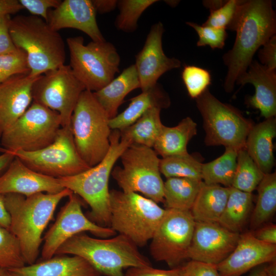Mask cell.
Returning <instances> with one entry per match:
<instances>
[{
	"mask_svg": "<svg viewBox=\"0 0 276 276\" xmlns=\"http://www.w3.org/2000/svg\"><path fill=\"white\" fill-rule=\"evenodd\" d=\"M236 32L233 48L224 54L227 67L224 82L231 93L237 79L245 73L257 50L275 35V13L269 0L242 1L230 29Z\"/></svg>",
	"mask_w": 276,
	"mask_h": 276,
	"instance_id": "1",
	"label": "cell"
},
{
	"mask_svg": "<svg viewBox=\"0 0 276 276\" xmlns=\"http://www.w3.org/2000/svg\"><path fill=\"white\" fill-rule=\"evenodd\" d=\"M73 193L65 188L54 194L38 193L28 196L15 193L3 195L10 217L9 230L19 242L26 264L35 263L44 230L53 218L58 203Z\"/></svg>",
	"mask_w": 276,
	"mask_h": 276,
	"instance_id": "2",
	"label": "cell"
},
{
	"mask_svg": "<svg viewBox=\"0 0 276 276\" xmlns=\"http://www.w3.org/2000/svg\"><path fill=\"white\" fill-rule=\"evenodd\" d=\"M71 255L80 257L101 275L124 276V269L152 266L138 247L126 236L98 238L82 233L62 244L55 255Z\"/></svg>",
	"mask_w": 276,
	"mask_h": 276,
	"instance_id": "3",
	"label": "cell"
},
{
	"mask_svg": "<svg viewBox=\"0 0 276 276\" xmlns=\"http://www.w3.org/2000/svg\"><path fill=\"white\" fill-rule=\"evenodd\" d=\"M131 145L129 140L121 137L120 130H112L109 149L99 163L76 175L58 178L64 188L80 196L89 205L87 217L100 226L110 227L109 177L116 162Z\"/></svg>",
	"mask_w": 276,
	"mask_h": 276,
	"instance_id": "4",
	"label": "cell"
},
{
	"mask_svg": "<svg viewBox=\"0 0 276 276\" xmlns=\"http://www.w3.org/2000/svg\"><path fill=\"white\" fill-rule=\"evenodd\" d=\"M9 33L15 47L26 54L31 76L38 77L64 64L63 39L43 18L32 15L11 18Z\"/></svg>",
	"mask_w": 276,
	"mask_h": 276,
	"instance_id": "5",
	"label": "cell"
},
{
	"mask_svg": "<svg viewBox=\"0 0 276 276\" xmlns=\"http://www.w3.org/2000/svg\"><path fill=\"white\" fill-rule=\"evenodd\" d=\"M110 227L137 247L150 240L167 209L155 201L134 192L110 190Z\"/></svg>",
	"mask_w": 276,
	"mask_h": 276,
	"instance_id": "6",
	"label": "cell"
},
{
	"mask_svg": "<svg viewBox=\"0 0 276 276\" xmlns=\"http://www.w3.org/2000/svg\"><path fill=\"white\" fill-rule=\"evenodd\" d=\"M109 120L93 92L82 91L72 116L71 127L77 150L90 167L99 163L109 149Z\"/></svg>",
	"mask_w": 276,
	"mask_h": 276,
	"instance_id": "7",
	"label": "cell"
},
{
	"mask_svg": "<svg viewBox=\"0 0 276 276\" xmlns=\"http://www.w3.org/2000/svg\"><path fill=\"white\" fill-rule=\"evenodd\" d=\"M205 132L206 146H223L239 151L245 148L247 135L254 126L236 108L223 103L207 89L196 99Z\"/></svg>",
	"mask_w": 276,
	"mask_h": 276,
	"instance_id": "8",
	"label": "cell"
},
{
	"mask_svg": "<svg viewBox=\"0 0 276 276\" xmlns=\"http://www.w3.org/2000/svg\"><path fill=\"white\" fill-rule=\"evenodd\" d=\"M70 66L85 89L97 91L109 83L119 72L120 57L114 45L106 41L84 44L82 36L66 39Z\"/></svg>",
	"mask_w": 276,
	"mask_h": 276,
	"instance_id": "9",
	"label": "cell"
},
{
	"mask_svg": "<svg viewBox=\"0 0 276 276\" xmlns=\"http://www.w3.org/2000/svg\"><path fill=\"white\" fill-rule=\"evenodd\" d=\"M122 167H116L111 175L122 191L141 193L158 203L164 202V184L160 158L152 148L132 144L121 154Z\"/></svg>",
	"mask_w": 276,
	"mask_h": 276,
	"instance_id": "10",
	"label": "cell"
},
{
	"mask_svg": "<svg viewBox=\"0 0 276 276\" xmlns=\"http://www.w3.org/2000/svg\"><path fill=\"white\" fill-rule=\"evenodd\" d=\"M61 127L59 114L33 102L24 113L2 134L3 148L32 152L52 144Z\"/></svg>",
	"mask_w": 276,
	"mask_h": 276,
	"instance_id": "11",
	"label": "cell"
},
{
	"mask_svg": "<svg viewBox=\"0 0 276 276\" xmlns=\"http://www.w3.org/2000/svg\"><path fill=\"white\" fill-rule=\"evenodd\" d=\"M2 151L12 154L33 170L55 178L73 176L90 168L77 150L71 124L61 127L54 141L40 150L10 151L0 147Z\"/></svg>",
	"mask_w": 276,
	"mask_h": 276,
	"instance_id": "12",
	"label": "cell"
},
{
	"mask_svg": "<svg viewBox=\"0 0 276 276\" xmlns=\"http://www.w3.org/2000/svg\"><path fill=\"white\" fill-rule=\"evenodd\" d=\"M166 209L151 239L149 249L153 259L164 262L172 268L188 259L196 222L190 211Z\"/></svg>",
	"mask_w": 276,
	"mask_h": 276,
	"instance_id": "13",
	"label": "cell"
},
{
	"mask_svg": "<svg viewBox=\"0 0 276 276\" xmlns=\"http://www.w3.org/2000/svg\"><path fill=\"white\" fill-rule=\"evenodd\" d=\"M84 90L70 66L63 64L38 77L32 88L33 100L57 112L63 127L71 124L75 107Z\"/></svg>",
	"mask_w": 276,
	"mask_h": 276,
	"instance_id": "14",
	"label": "cell"
},
{
	"mask_svg": "<svg viewBox=\"0 0 276 276\" xmlns=\"http://www.w3.org/2000/svg\"><path fill=\"white\" fill-rule=\"evenodd\" d=\"M81 205L76 194L73 193L68 196V201L62 208L55 222L43 238L42 260L55 256L62 244L78 234L89 232L101 238L116 235V232L111 227L100 226L90 220L83 213Z\"/></svg>",
	"mask_w": 276,
	"mask_h": 276,
	"instance_id": "15",
	"label": "cell"
},
{
	"mask_svg": "<svg viewBox=\"0 0 276 276\" xmlns=\"http://www.w3.org/2000/svg\"><path fill=\"white\" fill-rule=\"evenodd\" d=\"M240 235L218 223L196 222L188 258L217 265L234 250Z\"/></svg>",
	"mask_w": 276,
	"mask_h": 276,
	"instance_id": "16",
	"label": "cell"
},
{
	"mask_svg": "<svg viewBox=\"0 0 276 276\" xmlns=\"http://www.w3.org/2000/svg\"><path fill=\"white\" fill-rule=\"evenodd\" d=\"M164 31L161 22L153 25L142 49L135 56L134 65L142 91L155 85L160 77L167 72L181 66L179 59L168 57L164 52L162 37Z\"/></svg>",
	"mask_w": 276,
	"mask_h": 276,
	"instance_id": "17",
	"label": "cell"
},
{
	"mask_svg": "<svg viewBox=\"0 0 276 276\" xmlns=\"http://www.w3.org/2000/svg\"><path fill=\"white\" fill-rule=\"evenodd\" d=\"M276 259V244L257 239L252 233L240 234L232 253L216 265L220 276H241L252 268Z\"/></svg>",
	"mask_w": 276,
	"mask_h": 276,
	"instance_id": "18",
	"label": "cell"
},
{
	"mask_svg": "<svg viewBox=\"0 0 276 276\" xmlns=\"http://www.w3.org/2000/svg\"><path fill=\"white\" fill-rule=\"evenodd\" d=\"M64 189L58 178L36 172L16 157L0 175V195L15 193L28 196L38 193H57Z\"/></svg>",
	"mask_w": 276,
	"mask_h": 276,
	"instance_id": "19",
	"label": "cell"
},
{
	"mask_svg": "<svg viewBox=\"0 0 276 276\" xmlns=\"http://www.w3.org/2000/svg\"><path fill=\"white\" fill-rule=\"evenodd\" d=\"M96 11L91 0H64L48 11V23L56 31L73 28L88 35L93 41H106L96 20Z\"/></svg>",
	"mask_w": 276,
	"mask_h": 276,
	"instance_id": "20",
	"label": "cell"
},
{
	"mask_svg": "<svg viewBox=\"0 0 276 276\" xmlns=\"http://www.w3.org/2000/svg\"><path fill=\"white\" fill-rule=\"evenodd\" d=\"M39 76L18 74L0 83V137L30 106L33 86Z\"/></svg>",
	"mask_w": 276,
	"mask_h": 276,
	"instance_id": "21",
	"label": "cell"
},
{
	"mask_svg": "<svg viewBox=\"0 0 276 276\" xmlns=\"http://www.w3.org/2000/svg\"><path fill=\"white\" fill-rule=\"evenodd\" d=\"M236 83L243 86L249 83L255 91L249 97L247 104L258 109L265 119L275 117L276 114V71L270 70L257 60H254L247 71L239 77Z\"/></svg>",
	"mask_w": 276,
	"mask_h": 276,
	"instance_id": "22",
	"label": "cell"
},
{
	"mask_svg": "<svg viewBox=\"0 0 276 276\" xmlns=\"http://www.w3.org/2000/svg\"><path fill=\"white\" fill-rule=\"evenodd\" d=\"M13 270L22 276H101L85 260L75 255L54 256Z\"/></svg>",
	"mask_w": 276,
	"mask_h": 276,
	"instance_id": "23",
	"label": "cell"
},
{
	"mask_svg": "<svg viewBox=\"0 0 276 276\" xmlns=\"http://www.w3.org/2000/svg\"><path fill=\"white\" fill-rule=\"evenodd\" d=\"M276 136V119L271 117L254 125L246 141L245 149L264 174L271 173L274 164L273 140Z\"/></svg>",
	"mask_w": 276,
	"mask_h": 276,
	"instance_id": "24",
	"label": "cell"
},
{
	"mask_svg": "<svg viewBox=\"0 0 276 276\" xmlns=\"http://www.w3.org/2000/svg\"><path fill=\"white\" fill-rule=\"evenodd\" d=\"M130 101L128 107L123 112L110 119L109 125L111 130H121L128 127L151 108L165 109L171 104L168 94L158 83L149 89L142 91L140 94Z\"/></svg>",
	"mask_w": 276,
	"mask_h": 276,
	"instance_id": "25",
	"label": "cell"
},
{
	"mask_svg": "<svg viewBox=\"0 0 276 276\" xmlns=\"http://www.w3.org/2000/svg\"><path fill=\"white\" fill-rule=\"evenodd\" d=\"M139 76L134 64L125 68L116 78L93 94L110 119L118 114L125 97L132 90L140 88Z\"/></svg>",
	"mask_w": 276,
	"mask_h": 276,
	"instance_id": "26",
	"label": "cell"
},
{
	"mask_svg": "<svg viewBox=\"0 0 276 276\" xmlns=\"http://www.w3.org/2000/svg\"><path fill=\"white\" fill-rule=\"evenodd\" d=\"M230 187L206 185L203 181L190 210L197 222L218 223L224 210Z\"/></svg>",
	"mask_w": 276,
	"mask_h": 276,
	"instance_id": "27",
	"label": "cell"
},
{
	"mask_svg": "<svg viewBox=\"0 0 276 276\" xmlns=\"http://www.w3.org/2000/svg\"><path fill=\"white\" fill-rule=\"evenodd\" d=\"M197 124L190 117L183 119L176 126H163L153 149L162 158L188 153L187 146L197 134Z\"/></svg>",
	"mask_w": 276,
	"mask_h": 276,
	"instance_id": "28",
	"label": "cell"
},
{
	"mask_svg": "<svg viewBox=\"0 0 276 276\" xmlns=\"http://www.w3.org/2000/svg\"><path fill=\"white\" fill-rule=\"evenodd\" d=\"M202 181L179 177L167 178L164 184L166 209L190 211Z\"/></svg>",
	"mask_w": 276,
	"mask_h": 276,
	"instance_id": "29",
	"label": "cell"
},
{
	"mask_svg": "<svg viewBox=\"0 0 276 276\" xmlns=\"http://www.w3.org/2000/svg\"><path fill=\"white\" fill-rule=\"evenodd\" d=\"M161 110L153 107L147 110L133 124L120 130L121 137L129 140L132 144L153 148L164 126L160 120Z\"/></svg>",
	"mask_w": 276,
	"mask_h": 276,
	"instance_id": "30",
	"label": "cell"
},
{
	"mask_svg": "<svg viewBox=\"0 0 276 276\" xmlns=\"http://www.w3.org/2000/svg\"><path fill=\"white\" fill-rule=\"evenodd\" d=\"M252 193L244 192L232 187L218 223L233 232L239 233L252 205Z\"/></svg>",
	"mask_w": 276,
	"mask_h": 276,
	"instance_id": "31",
	"label": "cell"
},
{
	"mask_svg": "<svg viewBox=\"0 0 276 276\" xmlns=\"http://www.w3.org/2000/svg\"><path fill=\"white\" fill-rule=\"evenodd\" d=\"M238 151L225 148L224 153L210 162L202 164V181L206 185L232 186L235 176Z\"/></svg>",
	"mask_w": 276,
	"mask_h": 276,
	"instance_id": "32",
	"label": "cell"
},
{
	"mask_svg": "<svg viewBox=\"0 0 276 276\" xmlns=\"http://www.w3.org/2000/svg\"><path fill=\"white\" fill-rule=\"evenodd\" d=\"M258 197L251 217V226L257 228L267 222L276 210V173L265 174L257 188Z\"/></svg>",
	"mask_w": 276,
	"mask_h": 276,
	"instance_id": "33",
	"label": "cell"
},
{
	"mask_svg": "<svg viewBox=\"0 0 276 276\" xmlns=\"http://www.w3.org/2000/svg\"><path fill=\"white\" fill-rule=\"evenodd\" d=\"M202 164L196 157L188 153L160 159L159 170L167 178H187L202 181Z\"/></svg>",
	"mask_w": 276,
	"mask_h": 276,
	"instance_id": "34",
	"label": "cell"
},
{
	"mask_svg": "<svg viewBox=\"0 0 276 276\" xmlns=\"http://www.w3.org/2000/svg\"><path fill=\"white\" fill-rule=\"evenodd\" d=\"M264 175L245 148L238 151L232 187L244 192L252 193Z\"/></svg>",
	"mask_w": 276,
	"mask_h": 276,
	"instance_id": "35",
	"label": "cell"
},
{
	"mask_svg": "<svg viewBox=\"0 0 276 276\" xmlns=\"http://www.w3.org/2000/svg\"><path fill=\"white\" fill-rule=\"evenodd\" d=\"M157 0H121L117 7L119 14L117 16L114 25L122 31L131 33L137 28V22L143 13Z\"/></svg>",
	"mask_w": 276,
	"mask_h": 276,
	"instance_id": "36",
	"label": "cell"
},
{
	"mask_svg": "<svg viewBox=\"0 0 276 276\" xmlns=\"http://www.w3.org/2000/svg\"><path fill=\"white\" fill-rule=\"evenodd\" d=\"M25 265L18 239L9 229L0 227V267L9 270Z\"/></svg>",
	"mask_w": 276,
	"mask_h": 276,
	"instance_id": "37",
	"label": "cell"
},
{
	"mask_svg": "<svg viewBox=\"0 0 276 276\" xmlns=\"http://www.w3.org/2000/svg\"><path fill=\"white\" fill-rule=\"evenodd\" d=\"M181 78L189 96L193 99H197L208 89L212 81L209 71L195 65H186Z\"/></svg>",
	"mask_w": 276,
	"mask_h": 276,
	"instance_id": "38",
	"label": "cell"
},
{
	"mask_svg": "<svg viewBox=\"0 0 276 276\" xmlns=\"http://www.w3.org/2000/svg\"><path fill=\"white\" fill-rule=\"evenodd\" d=\"M26 53L17 48L14 51L0 54V83L11 77L29 73Z\"/></svg>",
	"mask_w": 276,
	"mask_h": 276,
	"instance_id": "39",
	"label": "cell"
},
{
	"mask_svg": "<svg viewBox=\"0 0 276 276\" xmlns=\"http://www.w3.org/2000/svg\"><path fill=\"white\" fill-rule=\"evenodd\" d=\"M242 0H229L219 8L210 11L206 20L202 25L215 28L229 29L236 17Z\"/></svg>",
	"mask_w": 276,
	"mask_h": 276,
	"instance_id": "40",
	"label": "cell"
},
{
	"mask_svg": "<svg viewBox=\"0 0 276 276\" xmlns=\"http://www.w3.org/2000/svg\"><path fill=\"white\" fill-rule=\"evenodd\" d=\"M186 24L198 34L197 47L209 45L212 49L223 48L227 37L226 30L199 25L194 22L189 21Z\"/></svg>",
	"mask_w": 276,
	"mask_h": 276,
	"instance_id": "41",
	"label": "cell"
},
{
	"mask_svg": "<svg viewBox=\"0 0 276 276\" xmlns=\"http://www.w3.org/2000/svg\"><path fill=\"white\" fill-rule=\"evenodd\" d=\"M124 276H187L184 266H179L169 270L160 269L152 266L128 268Z\"/></svg>",
	"mask_w": 276,
	"mask_h": 276,
	"instance_id": "42",
	"label": "cell"
},
{
	"mask_svg": "<svg viewBox=\"0 0 276 276\" xmlns=\"http://www.w3.org/2000/svg\"><path fill=\"white\" fill-rule=\"evenodd\" d=\"M24 9H26L32 15L43 18L48 22V11L50 8H57L61 0H18Z\"/></svg>",
	"mask_w": 276,
	"mask_h": 276,
	"instance_id": "43",
	"label": "cell"
},
{
	"mask_svg": "<svg viewBox=\"0 0 276 276\" xmlns=\"http://www.w3.org/2000/svg\"><path fill=\"white\" fill-rule=\"evenodd\" d=\"M183 266L187 276H220L215 264L191 260Z\"/></svg>",
	"mask_w": 276,
	"mask_h": 276,
	"instance_id": "44",
	"label": "cell"
},
{
	"mask_svg": "<svg viewBox=\"0 0 276 276\" xmlns=\"http://www.w3.org/2000/svg\"><path fill=\"white\" fill-rule=\"evenodd\" d=\"M258 57L261 64L270 70H276L275 35L272 36L260 49Z\"/></svg>",
	"mask_w": 276,
	"mask_h": 276,
	"instance_id": "45",
	"label": "cell"
},
{
	"mask_svg": "<svg viewBox=\"0 0 276 276\" xmlns=\"http://www.w3.org/2000/svg\"><path fill=\"white\" fill-rule=\"evenodd\" d=\"M10 15L0 17V54L14 51L17 49L9 33Z\"/></svg>",
	"mask_w": 276,
	"mask_h": 276,
	"instance_id": "46",
	"label": "cell"
},
{
	"mask_svg": "<svg viewBox=\"0 0 276 276\" xmlns=\"http://www.w3.org/2000/svg\"><path fill=\"white\" fill-rule=\"evenodd\" d=\"M254 236L258 240L264 242L276 244V225L270 224L257 229Z\"/></svg>",
	"mask_w": 276,
	"mask_h": 276,
	"instance_id": "47",
	"label": "cell"
},
{
	"mask_svg": "<svg viewBox=\"0 0 276 276\" xmlns=\"http://www.w3.org/2000/svg\"><path fill=\"white\" fill-rule=\"evenodd\" d=\"M23 9L18 0H0V17L15 14Z\"/></svg>",
	"mask_w": 276,
	"mask_h": 276,
	"instance_id": "48",
	"label": "cell"
},
{
	"mask_svg": "<svg viewBox=\"0 0 276 276\" xmlns=\"http://www.w3.org/2000/svg\"><path fill=\"white\" fill-rule=\"evenodd\" d=\"M96 12L103 14L114 10L118 5L117 0H91Z\"/></svg>",
	"mask_w": 276,
	"mask_h": 276,
	"instance_id": "49",
	"label": "cell"
},
{
	"mask_svg": "<svg viewBox=\"0 0 276 276\" xmlns=\"http://www.w3.org/2000/svg\"><path fill=\"white\" fill-rule=\"evenodd\" d=\"M10 217L6 209L3 195H0V227L9 229Z\"/></svg>",
	"mask_w": 276,
	"mask_h": 276,
	"instance_id": "50",
	"label": "cell"
},
{
	"mask_svg": "<svg viewBox=\"0 0 276 276\" xmlns=\"http://www.w3.org/2000/svg\"><path fill=\"white\" fill-rule=\"evenodd\" d=\"M3 154L0 155V174L6 170L15 156L7 151H2Z\"/></svg>",
	"mask_w": 276,
	"mask_h": 276,
	"instance_id": "51",
	"label": "cell"
},
{
	"mask_svg": "<svg viewBox=\"0 0 276 276\" xmlns=\"http://www.w3.org/2000/svg\"><path fill=\"white\" fill-rule=\"evenodd\" d=\"M226 1H203V4L204 6L210 9V11L217 9L222 6Z\"/></svg>",
	"mask_w": 276,
	"mask_h": 276,
	"instance_id": "52",
	"label": "cell"
},
{
	"mask_svg": "<svg viewBox=\"0 0 276 276\" xmlns=\"http://www.w3.org/2000/svg\"><path fill=\"white\" fill-rule=\"evenodd\" d=\"M5 276H22L18 272L13 269L7 270Z\"/></svg>",
	"mask_w": 276,
	"mask_h": 276,
	"instance_id": "53",
	"label": "cell"
},
{
	"mask_svg": "<svg viewBox=\"0 0 276 276\" xmlns=\"http://www.w3.org/2000/svg\"><path fill=\"white\" fill-rule=\"evenodd\" d=\"M166 3L171 7L176 6L179 3L178 1H166Z\"/></svg>",
	"mask_w": 276,
	"mask_h": 276,
	"instance_id": "54",
	"label": "cell"
},
{
	"mask_svg": "<svg viewBox=\"0 0 276 276\" xmlns=\"http://www.w3.org/2000/svg\"><path fill=\"white\" fill-rule=\"evenodd\" d=\"M259 276H272L268 273H267L264 268L261 270H259Z\"/></svg>",
	"mask_w": 276,
	"mask_h": 276,
	"instance_id": "55",
	"label": "cell"
},
{
	"mask_svg": "<svg viewBox=\"0 0 276 276\" xmlns=\"http://www.w3.org/2000/svg\"><path fill=\"white\" fill-rule=\"evenodd\" d=\"M7 269L0 267V276H5Z\"/></svg>",
	"mask_w": 276,
	"mask_h": 276,
	"instance_id": "56",
	"label": "cell"
},
{
	"mask_svg": "<svg viewBox=\"0 0 276 276\" xmlns=\"http://www.w3.org/2000/svg\"><path fill=\"white\" fill-rule=\"evenodd\" d=\"M249 276H259V270L255 271L254 272L250 274Z\"/></svg>",
	"mask_w": 276,
	"mask_h": 276,
	"instance_id": "57",
	"label": "cell"
}]
</instances>
